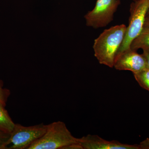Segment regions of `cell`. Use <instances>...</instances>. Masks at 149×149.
Returning a JSON list of instances; mask_svg holds the SVG:
<instances>
[{
  "label": "cell",
  "mask_w": 149,
  "mask_h": 149,
  "mask_svg": "<svg viewBox=\"0 0 149 149\" xmlns=\"http://www.w3.org/2000/svg\"><path fill=\"white\" fill-rule=\"evenodd\" d=\"M5 107L0 102V130L10 134L14 128L15 123L12 120Z\"/></svg>",
  "instance_id": "8"
},
{
  "label": "cell",
  "mask_w": 149,
  "mask_h": 149,
  "mask_svg": "<svg viewBox=\"0 0 149 149\" xmlns=\"http://www.w3.org/2000/svg\"><path fill=\"white\" fill-rule=\"evenodd\" d=\"M113 67L118 70H129L133 74L147 68L143 55L130 48L116 56Z\"/></svg>",
  "instance_id": "6"
},
{
  "label": "cell",
  "mask_w": 149,
  "mask_h": 149,
  "mask_svg": "<svg viewBox=\"0 0 149 149\" xmlns=\"http://www.w3.org/2000/svg\"><path fill=\"white\" fill-rule=\"evenodd\" d=\"M133 75L140 86L149 91V69L147 68Z\"/></svg>",
  "instance_id": "10"
},
{
  "label": "cell",
  "mask_w": 149,
  "mask_h": 149,
  "mask_svg": "<svg viewBox=\"0 0 149 149\" xmlns=\"http://www.w3.org/2000/svg\"><path fill=\"white\" fill-rule=\"evenodd\" d=\"M83 149H141L140 144L122 143L116 141H109L97 135L89 134L79 139Z\"/></svg>",
  "instance_id": "7"
},
{
  "label": "cell",
  "mask_w": 149,
  "mask_h": 149,
  "mask_svg": "<svg viewBox=\"0 0 149 149\" xmlns=\"http://www.w3.org/2000/svg\"><path fill=\"white\" fill-rule=\"evenodd\" d=\"M149 9V0H136L131 3L128 26L124 40L116 56L130 48L132 42L141 33L143 28Z\"/></svg>",
  "instance_id": "3"
},
{
  "label": "cell",
  "mask_w": 149,
  "mask_h": 149,
  "mask_svg": "<svg viewBox=\"0 0 149 149\" xmlns=\"http://www.w3.org/2000/svg\"><path fill=\"white\" fill-rule=\"evenodd\" d=\"M144 27H149V17H146L145 21Z\"/></svg>",
  "instance_id": "15"
},
{
  "label": "cell",
  "mask_w": 149,
  "mask_h": 149,
  "mask_svg": "<svg viewBox=\"0 0 149 149\" xmlns=\"http://www.w3.org/2000/svg\"><path fill=\"white\" fill-rule=\"evenodd\" d=\"M130 48L136 51L139 49H149V27H143L139 36L131 43Z\"/></svg>",
  "instance_id": "9"
},
{
  "label": "cell",
  "mask_w": 149,
  "mask_h": 149,
  "mask_svg": "<svg viewBox=\"0 0 149 149\" xmlns=\"http://www.w3.org/2000/svg\"><path fill=\"white\" fill-rule=\"evenodd\" d=\"M143 50V53L142 55L146 61L147 68L149 69V49H144Z\"/></svg>",
  "instance_id": "13"
},
{
  "label": "cell",
  "mask_w": 149,
  "mask_h": 149,
  "mask_svg": "<svg viewBox=\"0 0 149 149\" xmlns=\"http://www.w3.org/2000/svg\"><path fill=\"white\" fill-rule=\"evenodd\" d=\"M47 126V125L43 123L30 126L15 124L4 149H28L31 144L45 134Z\"/></svg>",
  "instance_id": "4"
},
{
  "label": "cell",
  "mask_w": 149,
  "mask_h": 149,
  "mask_svg": "<svg viewBox=\"0 0 149 149\" xmlns=\"http://www.w3.org/2000/svg\"><path fill=\"white\" fill-rule=\"evenodd\" d=\"M74 143H79V139L72 136L64 122L58 121L48 124L45 134L27 149H64Z\"/></svg>",
  "instance_id": "2"
},
{
  "label": "cell",
  "mask_w": 149,
  "mask_h": 149,
  "mask_svg": "<svg viewBox=\"0 0 149 149\" xmlns=\"http://www.w3.org/2000/svg\"><path fill=\"white\" fill-rule=\"evenodd\" d=\"M149 17V9L147 14V17Z\"/></svg>",
  "instance_id": "16"
},
{
  "label": "cell",
  "mask_w": 149,
  "mask_h": 149,
  "mask_svg": "<svg viewBox=\"0 0 149 149\" xmlns=\"http://www.w3.org/2000/svg\"><path fill=\"white\" fill-rule=\"evenodd\" d=\"M120 0H97L94 8L84 16L88 27L98 29L106 27L113 20Z\"/></svg>",
  "instance_id": "5"
},
{
  "label": "cell",
  "mask_w": 149,
  "mask_h": 149,
  "mask_svg": "<svg viewBox=\"0 0 149 149\" xmlns=\"http://www.w3.org/2000/svg\"><path fill=\"white\" fill-rule=\"evenodd\" d=\"M141 147V149H149V139H146L141 142L140 144Z\"/></svg>",
  "instance_id": "14"
},
{
  "label": "cell",
  "mask_w": 149,
  "mask_h": 149,
  "mask_svg": "<svg viewBox=\"0 0 149 149\" xmlns=\"http://www.w3.org/2000/svg\"><path fill=\"white\" fill-rule=\"evenodd\" d=\"M10 95V92L8 89L3 88V83L0 80V102L6 107L7 101Z\"/></svg>",
  "instance_id": "11"
},
{
  "label": "cell",
  "mask_w": 149,
  "mask_h": 149,
  "mask_svg": "<svg viewBox=\"0 0 149 149\" xmlns=\"http://www.w3.org/2000/svg\"><path fill=\"white\" fill-rule=\"evenodd\" d=\"M124 24L115 25L105 29L94 41V55L101 64L113 67L116 57L126 32Z\"/></svg>",
  "instance_id": "1"
},
{
  "label": "cell",
  "mask_w": 149,
  "mask_h": 149,
  "mask_svg": "<svg viewBox=\"0 0 149 149\" xmlns=\"http://www.w3.org/2000/svg\"><path fill=\"white\" fill-rule=\"evenodd\" d=\"M133 1H136V0H133Z\"/></svg>",
  "instance_id": "17"
},
{
  "label": "cell",
  "mask_w": 149,
  "mask_h": 149,
  "mask_svg": "<svg viewBox=\"0 0 149 149\" xmlns=\"http://www.w3.org/2000/svg\"><path fill=\"white\" fill-rule=\"evenodd\" d=\"M10 134L4 133L0 130V149H4L6 143L9 138Z\"/></svg>",
  "instance_id": "12"
}]
</instances>
